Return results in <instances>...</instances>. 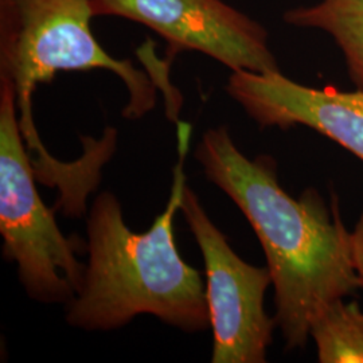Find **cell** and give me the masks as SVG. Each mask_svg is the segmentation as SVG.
<instances>
[{
	"label": "cell",
	"mask_w": 363,
	"mask_h": 363,
	"mask_svg": "<svg viewBox=\"0 0 363 363\" xmlns=\"http://www.w3.org/2000/svg\"><path fill=\"white\" fill-rule=\"evenodd\" d=\"M194 156L259 238L272 276L274 319L286 350L304 349L312 322L330 304L362 288L337 198L328 206L313 187L292 198L279 183L272 157L250 160L223 125L203 133Z\"/></svg>",
	"instance_id": "1"
},
{
	"label": "cell",
	"mask_w": 363,
	"mask_h": 363,
	"mask_svg": "<svg viewBox=\"0 0 363 363\" xmlns=\"http://www.w3.org/2000/svg\"><path fill=\"white\" fill-rule=\"evenodd\" d=\"M190 125L178 123L179 160L169 203L145 233L127 226L116 195L105 191L91 205L82 286L66 306V322L86 331H109L148 313L186 333L210 325L206 284L175 245L174 216L181 206L183 163Z\"/></svg>",
	"instance_id": "2"
},
{
	"label": "cell",
	"mask_w": 363,
	"mask_h": 363,
	"mask_svg": "<svg viewBox=\"0 0 363 363\" xmlns=\"http://www.w3.org/2000/svg\"><path fill=\"white\" fill-rule=\"evenodd\" d=\"M91 0H0V76L13 82L19 125L40 183L57 187L58 203L73 208L94 190L100 164L85 152L76 162L58 160L39 138L33 116V94L58 72L109 70L130 93L123 115L140 118L156 104L162 88L130 60H117L91 33Z\"/></svg>",
	"instance_id": "3"
},
{
	"label": "cell",
	"mask_w": 363,
	"mask_h": 363,
	"mask_svg": "<svg viewBox=\"0 0 363 363\" xmlns=\"http://www.w3.org/2000/svg\"><path fill=\"white\" fill-rule=\"evenodd\" d=\"M31 156L19 125L13 82L0 76V233L3 256L18 267L27 295L45 304H67L82 286L86 265L78 241L61 233L55 208L35 187Z\"/></svg>",
	"instance_id": "4"
},
{
	"label": "cell",
	"mask_w": 363,
	"mask_h": 363,
	"mask_svg": "<svg viewBox=\"0 0 363 363\" xmlns=\"http://www.w3.org/2000/svg\"><path fill=\"white\" fill-rule=\"evenodd\" d=\"M179 210L205 262L213 328L211 362H267V351L277 328L274 316L265 311V295L272 286L268 267H255L234 252L186 183Z\"/></svg>",
	"instance_id": "5"
},
{
	"label": "cell",
	"mask_w": 363,
	"mask_h": 363,
	"mask_svg": "<svg viewBox=\"0 0 363 363\" xmlns=\"http://www.w3.org/2000/svg\"><path fill=\"white\" fill-rule=\"evenodd\" d=\"M91 6L96 16L150 27L174 52L206 54L232 72H280L268 31L223 0H91Z\"/></svg>",
	"instance_id": "6"
},
{
	"label": "cell",
	"mask_w": 363,
	"mask_h": 363,
	"mask_svg": "<svg viewBox=\"0 0 363 363\" xmlns=\"http://www.w3.org/2000/svg\"><path fill=\"white\" fill-rule=\"evenodd\" d=\"M226 91L261 128L304 125L363 162V89H318L298 84L281 72L235 70L229 76Z\"/></svg>",
	"instance_id": "7"
},
{
	"label": "cell",
	"mask_w": 363,
	"mask_h": 363,
	"mask_svg": "<svg viewBox=\"0 0 363 363\" xmlns=\"http://www.w3.org/2000/svg\"><path fill=\"white\" fill-rule=\"evenodd\" d=\"M283 18L286 25L330 34L345 55L351 82L363 89V0H320L291 9Z\"/></svg>",
	"instance_id": "8"
},
{
	"label": "cell",
	"mask_w": 363,
	"mask_h": 363,
	"mask_svg": "<svg viewBox=\"0 0 363 363\" xmlns=\"http://www.w3.org/2000/svg\"><path fill=\"white\" fill-rule=\"evenodd\" d=\"M320 363H363V311L357 301L340 298L311 325Z\"/></svg>",
	"instance_id": "9"
},
{
	"label": "cell",
	"mask_w": 363,
	"mask_h": 363,
	"mask_svg": "<svg viewBox=\"0 0 363 363\" xmlns=\"http://www.w3.org/2000/svg\"><path fill=\"white\" fill-rule=\"evenodd\" d=\"M350 240L352 264L363 288V211L355 228L350 232Z\"/></svg>",
	"instance_id": "10"
}]
</instances>
